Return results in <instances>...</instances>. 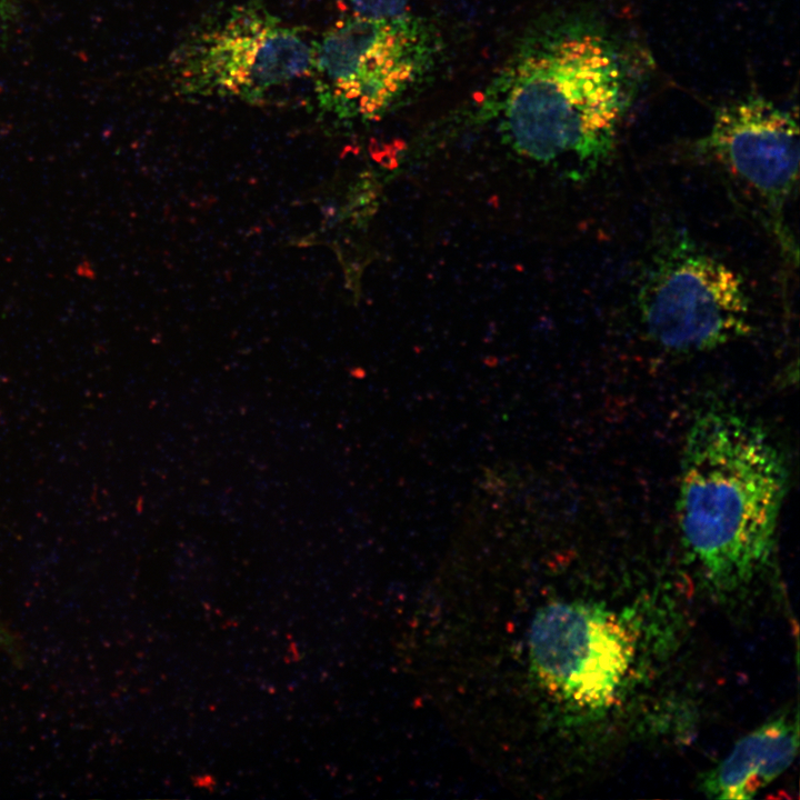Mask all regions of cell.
Masks as SVG:
<instances>
[{
	"instance_id": "1",
	"label": "cell",
	"mask_w": 800,
	"mask_h": 800,
	"mask_svg": "<svg viewBox=\"0 0 800 800\" xmlns=\"http://www.w3.org/2000/svg\"><path fill=\"white\" fill-rule=\"evenodd\" d=\"M786 486L782 456L753 420L728 409H708L693 420L681 460L678 521L712 591H742L766 568Z\"/></svg>"
},
{
	"instance_id": "2",
	"label": "cell",
	"mask_w": 800,
	"mask_h": 800,
	"mask_svg": "<svg viewBox=\"0 0 800 800\" xmlns=\"http://www.w3.org/2000/svg\"><path fill=\"white\" fill-rule=\"evenodd\" d=\"M621 53L603 28L580 18L534 36L492 96L513 144L539 160L572 156L584 171L603 163L629 101Z\"/></svg>"
},
{
	"instance_id": "3",
	"label": "cell",
	"mask_w": 800,
	"mask_h": 800,
	"mask_svg": "<svg viewBox=\"0 0 800 800\" xmlns=\"http://www.w3.org/2000/svg\"><path fill=\"white\" fill-rule=\"evenodd\" d=\"M314 41L257 1L233 6L199 27L170 59V78L188 97L259 102L311 77Z\"/></svg>"
},
{
	"instance_id": "4",
	"label": "cell",
	"mask_w": 800,
	"mask_h": 800,
	"mask_svg": "<svg viewBox=\"0 0 800 800\" xmlns=\"http://www.w3.org/2000/svg\"><path fill=\"white\" fill-rule=\"evenodd\" d=\"M638 311L650 341L671 352L711 350L751 330L742 279L684 236L672 238L652 256L639 289Z\"/></svg>"
},
{
	"instance_id": "5",
	"label": "cell",
	"mask_w": 800,
	"mask_h": 800,
	"mask_svg": "<svg viewBox=\"0 0 800 800\" xmlns=\"http://www.w3.org/2000/svg\"><path fill=\"white\" fill-rule=\"evenodd\" d=\"M432 53L426 27L409 14L344 19L314 41L319 107L340 118L376 119L420 80Z\"/></svg>"
},
{
	"instance_id": "6",
	"label": "cell",
	"mask_w": 800,
	"mask_h": 800,
	"mask_svg": "<svg viewBox=\"0 0 800 800\" xmlns=\"http://www.w3.org/2000/svg\"><path fill=\"white\" fill-rule=\"evenodd\" d=\"M533 666L550 692L579 709L601 710L617 699L631 669L634 643L611 611L581 602H557L534 618Z\"/></svg>"
},
{
	"instance_id": "7",
	"label": "cell",
	"mask_w": 800,
	"mask_h": 800,
	"mask_svg": "<svg viewBox=\"0 0 800 800\" xmlns=\"http://www.w3.org/2000/svg\"><path fill=\"white\" fill-rule=\"evenodd\" d=\"M701 146L776 213L797 186V122L763 97L748 96L721 106Z\"/></svg>"
},
{
	"instance_id": "8",
	"label": "cell",
	"mask_w": 800,
	"mask_h": 800,
	"mask_svg": "<svg viewBox=\"0 0 800 800\" xmlns=\"http://www.w3.org/2000/svg\"><path fill=\"white\" fill-rule=\"evenodd\" d=\"M798 747L797 721L789 717L770 720L734 744L703 777L702 790L714 799H751L789 768Z\"/></svg>"
},
{
	"instance_id": "9",
	"label": "cell",
	"mask_w": 800,
	"mask_h": 800,
	"mask_svg": "<svg viewBox=\"0 0 800 800\" xmlns=\"http://www.w3.org/2000/svg\"><path fill=\"white\" fill-rule=\"evenodd\" d=\"M356 16L369 19H391L408 13L410 0H347Z\"/></svg>"
},
{
	"instance_id": "10",
	"label": "cell",
	"mask_w": 800,
	"mask_h": 800,
	"mask_svg": "<svg viewBox=\"0 0 800 800\" xmlns=\"http://www.w3.org/2000/svg\"><path fill=\"white\" fill-rule=\"evenodd\" d=\"M8 24L7 7L2 0H0V44L6 34V28Z\"/></svg>"
}]
</instances>
